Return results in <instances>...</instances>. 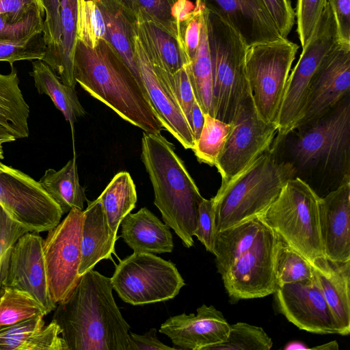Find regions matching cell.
Returning a JSON list of instances; mask_svg holds the SVG:
<instances>
[{
  "label": "cell",
  "mask_w": 350,
  "mask_h": 350,
  "mask_svg": "<svg viewBox=\"0 0 350 350\" xmlns=\"http://www.w3.org/2000/svg\"><path fill=\"white\" fill-rule=\"evenodd\" d=\"M230 325L213 306L202 304L197 314L185 312L167 319L159 332L168 336L177 349L206 350L224 342Z\"/></svg>",
  "instance_id": "obj_18"
},
{
  "label": "cell",
  "mask_w": 350,
  "mask_h": 350,
  "mask_svg": "<svg viewBox=\"0 0 350 350\" xmlns=\"http://www.w3.org/2000/svg\"><path fill=\"white\" fill-rule=\"evenodd\" d=\"M103 206L108 224L117 234L124 217L135 207V185L129 172L118 173L98 198Z\"/></svg>",
  "instance_id": "obj_31"
},
{
  "label": "cell",
  "mask_w": 350,
  "mask_h": 350,
  "mask_svg": "<svg viewBox=\"0 0 350 350\" xmlns=\"http://www.w3.org/2000/svg\"><path fill=\"white\" fill-rule=\"evenodd\" d=\"M273 20L282 38H287L295 19L290 0H261Z\"/></svg>",
  "instance_id": "obj_49"
},
{
  "label": "cell",
  "mask_w": 350,
  "mask_h": 350,
  "mask_svg": "<svg viewBox=\"0 0 350 350\" xmlns=\"http://www.w3.org/2000/svg\"><path fill=\"white\" fill-rule=\"evenodd\" d=\"M27 232L29 231L15 221L0 205V292L12 250L18 239Z\"/></svg>",
  "instance_id": "obj_44"
},
{
  "label": "cell",
  "mask_w": 350,
  "mask_h": 350,
  "mask_svg": "<svg viewBox=\"0 0 350 350\" xmlns=\"http://www.w3.org/2000/svg\"><path fill=\"white\" fill-rule=\"evenodd\" d=\"M83 211L80 276L104 259L112 260L117 234L110 228L100 200L88 201Z\"/></svg>",
  "instance_id": "obj_23"
},
{
  "label": "cell",
  "mask_w": 350,
  "mask_h": 350,
  "mask_svg": "<svg viewBox=\"0 0 350 350\" xmlns=\"http://www.w3.org/2000/svg\"><path fill=\"white\" fill-rule=\"evenodd\" d=\"M45 315L42 306L27 293L11 287H2L0 292V327Z\"/></svg>",
  "instance_id": "obj_35"
},
{
  "label": "cell",
  "mask_w": 350,
  "mask_h": 350,
  "mask_svg": "<svg viewBox=\"0 0 350 350\" xmlns=\"http://www.w3.org/2000/svg\"><path fill=\"white\" fill-rule=\"evenodd\" d=\"M188 70L196 101L204 113L213 116L212 68L204 16L200 44Z\"/></svg>",
  "instance_id": "obj_33"
},
{
  "label": "cell",
  "mask_w": 350,
  "mask_h": 350,
  "mask_svg": "<svg viewBox=\"0 0 350 350\" xmlns=\"http://www.w3.org/2000/svg\"><path fill=\"white\" fill-rule=\"evenodd\" d=\"M111 282L119 297L134 306L172 299L185 285L173 262L136 252L116 266Z\"/></svg>",
  "instance_id": "obj_9"
},
{
  "label": "cell",
  "mask_w": 350,
  "mask_h": 350,
  "mask_svg": "<svg viewBox=\"0 0 350 350\" xmlns=\"http://www.w3.org/2000/svg\"><path fill=\"white\" fill-rule=\"evenodd\" d=\"M79 0H61V45L53 71L65 85L75 89L74 54Z\"/></svg>",
  "instance_id": "obj_32"
},
{
  "label": "cell",
  "mask_w": 350,
  "mask_h": 350,
  "mask_svg": "<svg viewBox=\"0 0 350 350\" xmlns=\"http://www.w3.org/2000/svg\"><path fill=\"white\" fill-rule=\"evenodd\" d=\"M276 287L313 279L310 262L280 239L275 260Z\"/></svg>",
  "instance_id": "obj_38"
},
{
  "label": "cell",
  "mask_w": 350,
  "mask_h": 350,
  "mask_svg": "<svg viewBox=\"0 0 350 350\" xmlns=\"http://www.w3.org/2000/svg\"><path fill=\"white\" fill-rule=\"evenodd\" d=\"M338 348L339 347L338 342L336 340H333L324 345L317 346L310 349L319 350H338Z\"/></svg>",
  "instance_id": "obj_55"
},
{
  "label": "cell",
  "mask_w": 350,
  "mask_h": 350,
  "mask_svg": "<svg viewBox=\"0 0 350 350\" xmlns=\"http://www.w3.org/2000/svg\"><path fill=\"white\" fill-rule=\"evenodd\" d=\"M44 316H36L17 323L0 327V350H23L31 336L44 326Z\"/></svg>",
  "instance_id": "obj_45"
},
{
  "label": "cell",
  "mask_w": 350,
  "mask_h": 350,
  "mask_svg": "<svg viewBox=\"0 0 350 350\" xmlns=\"http://www.w3.org/2000/svg\"><path fill=\"white\" fill-rule=\"evenodd\" d=\"M327 0H298L295 16L297 32L302 47L313 33Z\"/></svg>",
  "instance_id": "obj_46"
},
{
  "label": "cell",
  "mask_w": 350,
  "mask_h": 350,
  "mask_svg": "<svg viewBox=\"0 0 350 350\" xmlns=\"http://www.w3.org/2000/svg\"><path fill=\"white\" fill-rule=\"evenodd\" d=\"M44 15L41 4L0 13V42H20L43 32Z\"/></svg>",
  "instance_id": "obj_34"
},
{
  "label": "cell",
  "mask_w": 350,
  "mask_h": 350,
  "mask_svg": "<svg viewBox=\"0 0 350 350\" xmlns=\"http://www.w3.org/2000/svg\"><path fill=\"white\" fill-rule=\"evenodd\" d=\"M11 67L9 74H0V126L17 139L29 135V107L19 88L17 70Z\"/></svg>",
  "instance_id": "obj_29"
},
{
  "label": "cell",
  "mask_w": 350,
  "mask_h": 350,
  "mask_svg": "<svg viewBox=\"0 0 350 350\" xmlns=\"http://www.w3.org/2000/svg\"><path fill=\"white\" fill-rule=\"evenodd\" d=\"M141 159L152 183L154 204L164 223L185 247H192L198 208L204 198L173 144L161 133L144 132Z\"/></svg>",
  "instance_id": "obj_4"
},
{
  "label": "cell",
  "mask_w": 350,
  "mask_h": 350,
  "mask_svg": "<svg viewBox=\"0 0 350 350\" xmlns=\"http://www.w3.org/2000/svg\"><path fill=\"white\" fill-rule=\"evenodd\" d=\"M286 349H309L307 347L304 346V345L299 342H293L288 345L287 347H285Z\"/></svg>",
  "instance_id": "obj_56"
},
{
  "label": "cell",
  "mask_w": 350,
  "mask_h": 350,
  "mask_svg": "<svg viewBox=\"0 0 350 350\" xmlns=\"http://www.w3.org/2000/svg\"><path fill=\"white\" fill-rule=\"evenodd\" d=\"M33 77L38 92L50 97L55 107L64 115L72 127L79 118L85 114L75 89L63 83L56 73L44 61L36 59L32 62Z\"/></svg>",
  "instance_id": "obj_28"
},
{
  "label": "cell",
  "mask_w": 350,
  "mask_h": 350,
  "mask_svg": "<svg viewBox=\"0 0 350 350\" xmlns=\"http://www.w3.org/2000/svg\"><path fill=\"white\" fill-rule=\"evenodd\" d=\"M134 48L143 85L163 129L172 134L185 149L193 150L195 139L192 130L172 91L154 70L136 36Z\"/></svg>",
  "instance_id": "obj_19"
},
{
  "label": "cell",
  "mask_w": 350,
  "mask_h": 350,
  "mask_svg": "<svg viewBox=\"0 0 350 350\" xmlns=\"http://www.w3.org/2000/svg\"><path fill=\"white\" fill-rule=\"evenodd\" d=\"M83 218V211L70 210L43 239L49 288L56 304L69 296L81 278L79 268Z\"/></svg>",
  "instance_id": "obj_12"
},
{
  "label": "cell",
  "mask_w": 350,
  "mask_h": 350,
  "mask_svg": "<svg viewBox=\"0 0 350 350\" xmlns=\"http://www.w3.org/2000/svg\"><path fill=\"white\" fill-rule=\"evenodd\" d=\"M269 226L260 217L216 232L213 254L217 272L222 275L241 255L252 247Z\"/></svg>",
  "instance_id": "obj_26"
},
{
  "label": "cell",
  "mask_w": 350,
  "mask_h": 350,
  "mask_svg": "<svg viewBox=\"0 0 350 350\" xmlns=\"http://www.w3.org/2000/svg\"><path fill=\"white\" fill-rule=\"evenodd\" d=\"M106 38L103 14L98 5L90 0H79L76 29L77 40L94 48Z\"/></svg>",
  "instance_id": "obj_40"
},
{
  "label": "cell",
  "mask_w": 350,
  "mask_h": 350,
  "mask_svg": "<svg viewBox=\"0 0 350 350\" xmlns=\"http://www.w3.org/2000/svg\"><path fill=\"white\" fill-rule=\"evenodd\" d=\"M111 278L91 269L57 304L53 321L68 350H128L130 325L113 296Z\"/></svg>",
  "instance_id": "obj_2"
},
{
  "label": "cell",
  "mask_w": 350,
  "mask_h": 350,
  "mask_svg": "<svg viewBox=\"0 0 350 350\" xmlns=\"http://www.w3.org/2000/svg\"><path fill=\"white\" fill-rule=\"evenodd\" d=\"M120 224L121 237L134 252L156 254L174 249L170 227L146 207L129 213Z\"/></svg>",
  "instance_id": "obj_25"
},
{
  "label": "cell",
  "mask_w": 350,
  "mask_h": 350,
  "mask_svg": "<svg viewBox=\"0 0 350 350\" xmlns=\"http://www.w3.org/2000/svg\"><path fill=\"white\" fill-rule=\"evenodd\" d=\"M299 46L282 38L247 46L246 72L252 99L260 118L276 124L290 70Z\"/></svg>",
  "instance_id": "obj_8"
},
{
  "label": "cell",
  "mask_w": 350,
  "mask_h": 350,
  "mask_svg": "<svg viewBox=\"0 0 350 350\" xmlns=\"http://www.w3.org/2000/svg\"><path fill=\"white\" fill-rule=\"evenodd\" d=\"M339 43L336 21L327 2L316 28L289 74L276 120L278 135L292 130L301 118L312 79L323 58Z\"/></svg>",
  "instance_id": "obj_10"
},
{
  "label": "cell",
  "mask_w": 350,
  "mask_h": 350,
  "mask_svg": "<svg viewBox=\"0 0 350 350\" xmlns=\"http://www.w3.org/2000/svg\"><path fill=\"white\" fill-rule=\"evenodd\" d=\"M157 329L152 328L142 335L129 332L128 350H174L167 346L156 336Z\"/></svg>",
  "instance_id": "obj_52"
},
{
  "label": "cell",
  "mask_w": 350,
  "mask_h": 350,
  "mask_svg": "<svg viewBox=\"0 0 350 350\" xmlns=\"http://www.w3.org/2000/svg\"><path fill=\"white\" fill-rule=\"evenodd\" d=\"M273 341L265 330L247 323L230 325L226 340L206 350H269Z\"/></svg>",
  "instance_id": "obj_39"
},
{
  "label": "cell",
  "mask_w": 350,
  "mask_h": 350,
  "mask_svg": "<svg viewBox=\"0 0 350 350\" xmlns=\"http://www.w3.org/2000/svg\"><path fill=\"white\" fill-rule=\"evenodd\" d=\"M319 229L324 255L350 260V181L321 197Z\"/></svg>",
  "instance_id": "obj_21"
},
{
  "label": "cell",
  "mask_w": 350,
  "mask_h": 350,
  "mask_svg": "<svg viewBox=\"0 0 350 350\" xmlns=\"http://www.w3.org/2000/svg\"><path fill=\"white\" fill-rule=\"evenodd\" d=\"M116 1L131 16H136L139 11L144 12L158 27L172 35L185 46L180 29L172 14L173 8L180 0Z\"/></svg>",
  "instance_id": "obj_36"
},
{
  "label": "cell",
  "mask_w": 350,
  "mask_h": 350,
  "mask_svg": "<svg viewBox=\"0 0 350 350\" xmlns=\"http://www.w3.org/2000/svg\"><path fill=\"white\" fill-rule=\"evenodd\" d=\"M212 68L213 117L231 124L252 95L246 72L247 46L224 20L202 6Z\"/></svg>",
  "instance_id": "obj_6"
},
{
  "label": "cell",
  "mask_w": 350,
  "mask_h": 350,
  "mask_svg": "<svg viewBox=\"0 0 350 350\" xmlns=\"http://www.w3.org/2000/svg\"><path fill=\"white\" fill-rule=\"evenodd\" d=\"M152 65L157 75L172 91L191 127V111L196 98L189 79V64L184 66L174 73H170L157 65L152 64Z\"/></svg>",
  "instance_id": "obj_41"
},
{
  "label": "cell",
  "mask_w": 350,
  "mask_h": 350,
  "mask_svg": "<svg viewBox=\"0 0 350 350\" xmlns=\"http://www.w3.org/2000/svg\"><path fill=\"white\" fill-rule=\"evenodd\" d=\"M271 148L318 196L349 182L350 94L321 117L276 134Z\"/></svg>",
  "instance_id": "obj_1"
},
{
  "label": "cell",
  "mask_w": 350,
  "mask_h": 350,
  "mask_svg": "<svg viewBox=\"0 0 350 350\" xmlns=\"http://www.w3.org/2000/svg\"><path fill=\"white\" fill-rule=\"evenodd\" d=\"M320 199L305 182L293 178L258 216L282 241L310 262L324 255L319 229Z\"/></svg>",
  "instance_id": "obj_7"
},
{
  "label": "cell",
  "mask_w": 350,
  "mask_h": 350,
  "mask_svg": "<svg viewBox=\"0 0 350 350\" xmlns=\"http://www.w3.org/2000/svg\"><path fill=\"white\" fill-rule=\"evenodd\" d=\"M73 65L77 83L122 119L147 133L163 130L148 96L108 40L94 48L77 40Z\"/></svg>",
  "instance_id": "obj_3"
},
{
  "label": "cell",
  "mask_w": 350,
  "mask_h": 350,
  "mask_svg": "<svg viewBox=\"0 0 350 350\" xmlns=\"http://www.w3.org/2000/svg\"><path fill=\"white\" fill-rule=\"evenodd\" d=\"M228 23L249 46L282 39L261 0H196Z\"/></svg>",
  "instance_id": "obj_20"
},
{
  "label": "cell",
  "mask_w": 350,
  "mask_h": 350,
  "mask_svg": "<svg viewBox=\"0 0 350 350\" xmlns=\"http://www.w3.org/2000/svg\"><path fill=\"white\" fill-rule=\"evenodd\" d=\"M90 1H92L94 2H95L96 3H98L100 0H90Z\"/></svg>",
  "instance_id": "obj_59"
},
{
  "label": "cell",
  "mask_w": 350,
  "mask_h": 350,
  "mask_svg": "<svg viewBox=\"0 0 350 350\" xmlns=\"http://www.w3.org/2000/svg\"><path fill=\"white\" fill-rule=\"evenodd\" d=\"M45 53L43 32L20 42H0V62H7L11 66L21 60H42Z\"/></svg>",
  "instance_id": "obj_43"
},
{
  "label": "cell",
  "mask_w": 350,
  "mask_h": 350,
  "mask_svg": "<svg viewBox=\"0 0 350 350\" xmlns=\"http://www.w3.org/2000/svg\"><path fill=\"white\" fill-rule=\"evenodd\" d=\"M349 93L350 44L338 43L316 71L301 118L295 127L325 115Z\"/></svg>",
  "instance_id": "obj_15"
},
{
  "label": "cell",
  "mask_w": 350,
  "mask_h": 350,
  "mask_svg": "<svg viewBox=\"0 0 350 350\" xmlns=\"http://www.w3.org/2000/svg\"><path fill=\"white\" fill-rule=\"evenodd\" d=\"M41 2L45 11L43 36L46 53L42 61L53 70L61 45V0H41Z\"/></svg>",
  "instance_id": "obj_42"
},
{
  "label": "cell",
  "mask_w": 350,
  "mask_h": 350,
  "mask_svg": "<svg viewBox=\"0 0 350 350\" xmlns=\"http://www.w3.org/2000/svg\"><path fill=\"white\" fill-rule=\"evenodd\" d=\"M215 234V212L213 198H203L201 202L193 236L204 246L206 250L213 253Z\"/></svg>",
  "instance_id": "obj_47"
},
{
  "label": "cell",
  "mask_w": 350,
  "mask_h": 350,
  "mask_svg": "<svg viewBox=\"0 0 350 350\" xmlns=\"http://www.w3.org/2000/svg\"><path fill=\"white\" fill-rule=\"evenodd\" d=\"M8 135L9 132L5 129L0 126V137H6Z\"/></svg>",
  "instance_id": "obj_58"
},
{
  "label": "cell",
  "mask_w": 350,
  "mask_h": 350,
  "mask_svg": "<svg viewBox=\"0 0 350 350\" xmlns=\"http://www.w3.org/2000/svg\"><path fill=\"white\" fill-rule=\"evenodd\" d=\"M203 21L202 5L195 3L193 14L181 25L184 45L190 62L198 50Z\"/></svg>",
  "instance_id": "obj_50"
},
{
  "label": "cell",
  "mask_w": 350,
  "mask_h": 350,
  "mask_svg": "<svg viewBox=\"0 0 350 350\" xmlns=\"http://www.w3.org/2000/svg\"><path fill=\"white\" fill-rule=\"evenodd\" d=\"M96 4L105 18V39L119 53L147 94L135 55L134 40L136 34L134 23L136 16L126 13L116 0H100Z\"/></svg>",
  "instance_id": "obj_27"
},
{
  "label": "cell",
  "mask_w": 350,
  "mask_h": 350,
  "mask_svg": "<svg viewBox=\"0 0 350 350\" xmlns=\"http://www.w3.org/2000/svg\"><path fill=\"white\" fill-rule=\"evenodd\" d=\"M279 241L278 236L269 227L259 241L221 275L231 301L261 298L274 293Z\"/></svg>",
  "instance_id": "obj_14"
},
{
  "label": "cell",
  "mask_w": 350,
  "mask_h": 350,
  "mask_svg": "<svg viewBox=\"0 0 350 350\" xmlns=\"http://www.w3.org/2000/svg\"><path fill=\"white\" fill-rule=\"evenodd\" d=\"M38 182L57 204L63 215L73 208L83 211L88 200L85 189L79 183L75 159L69 160L58 171L46 170Z\"/></svg>",
  "instance_id": "obj_30"
},
{
  "label": "cell",
  "mask_w": 350,
  "mask_h": 350,
  "mask_svg": "<svg viewBox=\"0 0 350 350\" xmlns=\"http://www.w3.org/2000/svg\"><path fill=\"white\" fill-rule=\"evenodd\" d=\"M231 124V130L215 165L221 176V185L270 148L278 133L275 124L267 123L260 118L252 95Z\"/></svg>",
  "instance_id": "obj_13"
},
{
  "label": "cell",
  "mask_w": 350,
  "mask_h": 350,
  "mask_svg": "<svg viewBox=\"0 0 350 350\" xmlns=\"http://www.w3.org/2000/svg\"><path fill=\"white\" fill-rule=\"evenodd\" d=\"M231 128L232 124L204 113L202 131L192 150L200 163L215 165Z\"/></svg>",
  "instance_id": "obj_37"
},
{
  "label": "cell",
  "mask_w": 350,
  "mask_h": 350,
  "mask_svg": "<svg viewBox=\"0 0 350 350\" xmlns=\"http://www.w3.org/2000/svg\"><path fill=\"white\" fill-rule=\"evenodd\" d=\"M278 312L299 329L319 334H338L334 315L314 276L311 280L277 286Z\"/></svg>",
  "instance_id": "obj_16"
},
{
  "label": "cell",
  "mask_w": 350,
  "mask_h": 350,
  "mask_svg": "<svg viewBox=\"0 0 350 350\" xmlns=\"http://www.w3.org/2000/svg\"><path fill=\"white\" fill-rule=\"evenodd\" d=\"M12 141L8 138L0 137V160L4 159L3 144L7 142H11Z\"/></svg>",
  "instance_id": "obj_57"
},
{
  "label": "cell",
  "mask_w": 350,
  "mask_h": 350,
  "mask_svg": "<svg viewBox=\"0 0 350 350\" xmlns=\"http://www.w3.org/2000/svg\"><path fill=\"white\" fill-rule=\"evenodd\" d=\"M293 178L291 164L280 160L271 146L213 198L215 232L262 215Z\"/></svg>",
  "instance_id": "obj_5"
},
{
  "label": "cell",
  "mask_w": 350,
  "mask_h": 350,
  "mask_svg": "<svg viewBox=\"0 0 350 350\" xmlns=\"http://www.w3.org/2000/svg\"><path fill=\"white\" fill-rule=\"evenodd\" d=\"M204 122V113L195 99L191 111V128L195 139V143L200 137Z\"/></svg>",
  "instance_id": "obj_53"
},
{
  "label": "cell",
  "mask_w": 350,
  "mask_h": 350,
  "mask_svg": "<svg viewBox=\"0 0 350 350\" xmlns=\"http://www.w3.org/2000/svg\"><path fill=\"white\" fill-rule=\"evenodd\" d=\"M334 14L338 41L350 44V0H327Z\"/></svg>",
  "instance_id": "obj_51"
},
{
  "label": "cell",
  "mask_w": 350,
  "mask_h": 350,
  "mask_svg": "<svg viewBox=\"0 0 350 350\" xmlns=\"http://www.w3.org/2000/svg\"><path fill=\"white\" fill-rule=\"evenodd\" d=\"M314 278L335 319L338 334L350 333V260H332L325 255L311 262Z\"/></svg>",
  "instance_id": "obj_22"
},
{
  "label": "cell",
  "mask_w": 350,
  "mask_h": 350,
  "mask_svg": "<svg viewBox=\"0 0 350 350\" xmlns=\"http://www.w3.org/2000/svg\"><path fill=\"white\" fill-rule=\"evenodd\" d=\"M43 239L27 232L15 243L2 287L25 291L35 299L46 314L56 308L49 288L43 252Z\"/></svg>",
  "instance_id": "obj_17"
},
{
  "label": "cell",
  "mask_w": 350,
  "mask_h": 350,
  "mask_svg": "<svg viewBox=\"0 0 350 350\" xmlns=\"http://www.w3.org/2000/svg\"><path fill=\"white\" fill-rule=\"evenodd\" d=\"M59 334L60 327L52 320L49 325L31 336L23 350H68L66 342Z\"/></svg>",
  "instance_id": "obj_48"
},
{
  "label": "cell",
  "mask_w": 350,
  "mask_h": 350,
  "mask_svg": "<svg viewBox=\"0 0 350 350\" xmlns=\"http://www.w3.org/2000/svg\"><path fill=\"white\" fill-rule=\"evenodd\" d=\"M33 4L42 5L41 0H0V13L18 11Z\"/></svg>",
  "instance_id": "obj_54"
},
{
  "label": "cell",
  "mask_w": 350,
  "mask_h": 350,
  "mask_svg": "<svg viewBox=\"0 0 350 350\" xmlns=\"http://www.w3.org/2000/svg\"><path fill=\"white\" fill-rule=\"evenodd\" d=\"M0 205L29 232L55 228L63 213L38 181L0 161Z\"/></svg>",
  "instance_id": "obj_11"
},
{
  "label": "cell",
  "mask_w": 350,
  "mask_h": 350,
  "mask_svg": "<svg viewBox=\"0 0 350 350\" xmlns=\"http://www.w3.org/2000/svg\"><path fill=\"white\" fill-rule=\"evenodd\" d=\"M134 27L136 36L152 64L174 73L191 63L185 46L158 27L144 12H137Z\"/></svg>",
  "instance_id": "obj_24"
}]
</instances>
